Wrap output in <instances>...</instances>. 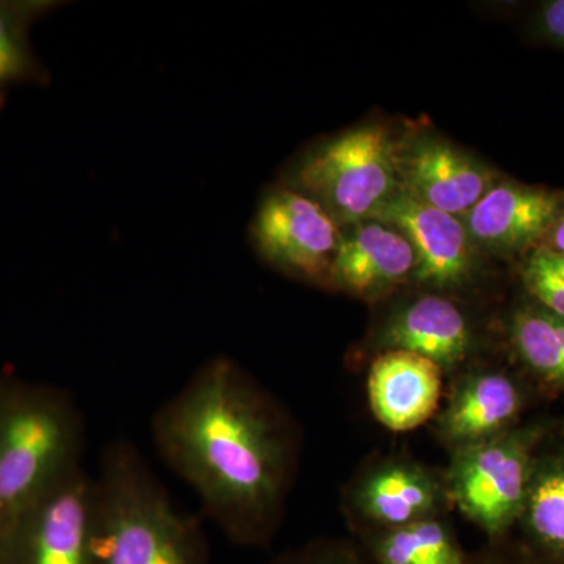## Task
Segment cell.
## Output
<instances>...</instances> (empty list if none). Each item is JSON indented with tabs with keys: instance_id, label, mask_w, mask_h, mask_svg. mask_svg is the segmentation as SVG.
Masks as SVG:
<instances>
[{
	"instance_id": "cell-9",
	"label": "cell",
	"mask_w": 564,
	"mask_h": 564,
	"mask_svg": "<svg viewBox=\"0 0 564 564\" xmlns=\"http://www.w3.org/2000/svg\"><path fill=\"white\" fill-rule=\"evenodd\" d=\"M395 226L413 247V281L432 291H455L473 280L478 251L462 218L400 191L373 217Z\"/></svg>"
},
{
	"instance_id": "cell-8",
	"label": "cell",
	"mask_w": 564,
	"mask_h": 564,
	"mask_svg": "<svg viewBox=\"0 0 564 564\" xmlns=\"http://www.w3.org/2000/svg\"><path fill=\"white\" fill-rule=\"evenodd\" d=\"M503 174L432 131L403 133L400 191L463 218Z\"/></svg>"
},
{
	"instance_id": "cell-3",
	"label": "cell",
	"mask_w": 564,
	"mask_h": 564,
	"mask_svg": "<svg viewBox=\"0 0 564 564\" xmlns=\"http://www.w3.org/2000/svg\"><path fill=\"white\" fill-rule=\"evenodd\" d=\"M84 419L51 389L0 388V543L77 467Z\"/></svg>"
},
{
	"instance_id": "cell-23",
	"label": "cell",
	"mask_w": 564,
	"mask_h": 564,
	"mask_svg": "<svg viewBox=\"0 0 564 564\" xmlns=\"http://www.w3.org/2000/svg\"><path fill=\"white\" fill-rule=\"evenodd\" d=\"M540 250L543 252L545 262L554 270L556 276L560 278V281H562L564 285V256L556 254V252L547 250V248L544 247H540Z\"/></svg>"
},
{
	"instance_id": "cell-18",
	"label": "cell",
	"mask_w": 564,
	"mask_h": 564,
	"mask_svg": "<svg viewBox=\"0 0 564 564\" xmlns=\"http://www.w3.org/2000/svg\"><path fill=\"white\" fill-rule=\"evenodd\" d=\"M521 521L541 552L564 564V456L534 463Z\"/></svg>"
},
{
	"instance_id": "cell-14",
	"label": "cell",
	"mask_w": 564,
	"mask_h": 564,
	"mask_svg": "<svg viewBox=\"0 0 564 564\" xmlns=\"http://www.w3.org/2000/svg\"><path fill=\"white\" fill-rule=\"evenodd\" d=\"M443 370L414 352L389 350L372 362L367 392L378 422L392 432H410L440 408Z\"/></svg>"
},
{
	"instance_id": "cell-7",
	"label": "cell",
	"mask_w": 564,
	"mask_h": 564,
	"mask_svg": "<svg viewBox=\"0 0 564 564\" xmlns=\"http://www.w3.org/2000/svg\"><path fill=\"white\" fill-rule=\"evenodd\" d=\"M95 480L77 467L0 543L6 564H96Z\"/></svg>"
},
{
	"instance_id": "cell-6",
	"label": "cell",
	"mask_w": 564,
	"mask_h": 564,
	"mask_svg": "<svg viewBox=\"0 0 564 564\" xmlns=\"http://www.w3.org/2000/svg\"><path fill=\"white\" fill-rule=\"evenodd\" d=\"M343 228L310 196L278 185L262 196L251 223L256 250L296 280L328 284Z\"/></svg>"
},
{
	"instance_id": "cell-1",
	"label": "cell",
	"mask_w": 564,
	"mask_h": 564,
	"mask_svg": "<svg viewBox=\"0 0 564 564\" xmlns=\"http://www.w3.org/2000/svg\"><path fill=\"white\" fill-rule=\"evenodd\" d=\"M155 451L234 544H269L295 466L291 423L228 356H215L155 411Z\"/></svg>"
},
{
	"instance_id": "cell-2",
	"label": "cell",
	"mask_w": 564,
	"mask_h": 564,
	"mask_svg": "<svg viewBox=\"0 0 564 564\" xmlns=\"http://www.w3.org/2000/svg\"><path fill=\"white\" fill-rule=\"evenodd\" d=\"M93 480L96 564H210L202 524L177 510L135 445H107Z\"/></svg>"
},
{
	"instance_id": "cell-17",
	"label": "cell",
	"mask_w": 564,
	"mask_h": 564,
	"mask_svg": "<svg viewBox=\"0 0 564 564\" xmlns=\"http://www.w3.org/2000/svg\"><path fill=\"white\" fill-rule=\"evenodd\" d=\"M366 554L373 564H473L440 518L373 532Z\"/></svg>"
},
{
	"instance_id": "cell-19",
	"label": "cell",
	"mask_w": 564,
	"mask_h": 564,
	"mask_svg": "<svg viewBox=\"0 0 564 564\" xmlns=\"http://www.w3.org/2000/svg\"><path fill=\"white\" fill-rule=\"evenodd\" d=\"M50 2H0V90L43 76L39 58L33 54L28 25L35 14L51 9Z\"/></svg>"
},
{
	"instance_id": "cell-22",
	"label": "cell",
	"mask_w": 564,
	"mask_h": 564,
	"mask_svg": "<svg viewBox=\"0 0 564 564\" xmlns=\"http://www.w3.org/2000/svg\"><path fill=\"white\" fill-rule=\"evenodd\" d=\"M540 247L547 248V250L556 252V254L564 256V195L562 206H560L558 214H556L551 229L545 234L543 243Z\"/></svg>"
},
{
	"instance_id": "cell-25",
	"label": "cell",
	"mask_w": 564,
	"mask_h": 564,
	"mask_svg": "<svg viewBox=\"0 0 564 564\" xmlns=\"http://www.w3.org/2000/svg\"><path fill=\"white\" fill-rule=\"evenodd\" d=\"M491 564H532V563H519V562H516V563H491Z\"/></svg>"
},
{
	"instance_id": "cell-24",
	"label": "cell",
	"mask_w": 564,
	"mask_h": 564,
	"mask_svg": "<svg viewBox=\"0 0 564 564\" xmlns=\"http://www.w3.org/2000/svg\"><path fill=\"white\" fill-rule=\"evenodd\" d=\"M0 564H6V560H3L2 551H0Z\"/></svg>"
},
{
	"instance_id": "cell-20",
	"label": "cell",
	"mask_w": 564,
	"mask_h": 564,
	"mask_svg": "<svg viewBox=\"0 0 564 564\" xmlns=\"http://www.w3.org/2000/svg\"><path fill=\"white\" fill-rule=\"evenodd\" d=\"M267 564H373L355 544L339 540H318L284 552Z\"/></svg>"
},
{
	"instance_id": "cell-21",
	"label": "cell",
	"mask_w": 564,
	"mask_h": 564,
	"mask_svg": "<svg viewBox=\"0 0 564 564\" xmlns=\"http://www.w3.org/2000/svg\"><path fill=\"white\" fill-rule=\"evenodd\" d=\"M536 32L549 43L564 50V0H549L538 9Z\"/></svg>"
},
{
	"instance_id": "cell-13",
	"label": "cell",
	"mask_w": 564,
	"mask_h": 564,
	"mask_svg": "<svg viewBox=\"0 0 564 564\" xmlns=\"http://www.w3.org/2000/svg\"><path fill=\"white\" fill-rule=\"evenodd\" d=\"M378 347L383 351L414 352L436 364L443 372H451L469 358L474 333L452 300L423 295L386 321L378 334Z\"/></svg>"
},
{
	"instance_id": "cell-12",
	"label": "cell",
	"mask_w": 564,
	"mask_h": 564,
	"mask_svg": "<svg viewBox=\"0 0 564 564\" xmlns=\"http://www.w3.org/2000/svg\"><path fill=\"white\" fill-rule=\"evenodd\" d=\"M352 505L373 532L440 518L448 500L444 480L419 464L388 459L356 484Z\"/></svg>"
},
{
	"instance_id": "cell-5",
	"label": "cell",
	"mask_w": 564,
	"mask_h": 564,
	"mask_svg": "<svg viewBox=\"0 0 564 564\" xmlns=\"http://www.w3.org/2000/svg\"><path fill=\"white\" fill-rule=\"evenodd\" d=\"M533 466L530 432L511 429L455 448L444 478L448 500L488 536H502L521 521Z\"/></svg>"
},
{
	"instance_id": "cell-4",
	"label": "cell",
	"mask_w": 564,
	"mask_h": 564,
	"mask_svg": "<svg viewBox=\"0 0 564 564\" xmlns=\"http://www.w3.org/2000/svg\"><path fill=\"white\" fill-rule=\"evenodd\" d=\"M403 135L367 122L314 144L296 159L284 185L310 196L340 228L372 218L400 188Z\"/></svg>"
},
{
	"instance_id": "cell-11",
	"label": "cell",
	"mask_w": 564,
	"mask_h": 564,
	"mask_svg": "<svg viewBox=\"0 0 564 564\" xmlns=\"http://www.w3.org/2000/svg\"><path fill=\"white\" fill-rule=\"evenodd\" d=\"M413 247L395 226L367 218L343 228L328 284L336 291L377 302L413 281Z\"/></svg>"
},
{
	"instance_id": "cell-10",
	"label": "cell",
	"mask_w": 564,
	"mask_h": 564,
	"mask_svg": "<svg viewBox=\"0 0 564 564\" xmlns=\"http://www.w3.org/2000/svg\"><path fill=\"white\" fill-rule=\"evenodd\" d=\"M563 195L503 176L462 220L478 254L525 256L543 243Z\"/></svg>"
},
{
	"instance_id": "cell-15",
	"label": "cell",
	"mask_w": 564,
	"mask_h": 564,
	"mask_svg": "<svg viewBox=\"0 0 564 564\" xmlns=\"http://www.w3.org/2000/svg\"><path fill=\"white\" fill-rule=\"evenodd\" d=\"M522 395L508 375L481 370L464 377L437 417V430L452 451L510 432Z\"/></svg>"
},
{
	"instance_id": "cell-16",
	"label": "cell",
	"mask_w": 564,
	"mask_h": 564,
	"mask_svg": "<svg viewBox=\"0 0 564 564\" xmlns=\"http://www.w3.org/2000/svg\"><path fill=\"white\" fill-rule=\"evenodd\" d=\"M511 347L538 378L564 388V317L540 303L519 306L508 323Z\"/></svg>"
}]
</instances>
